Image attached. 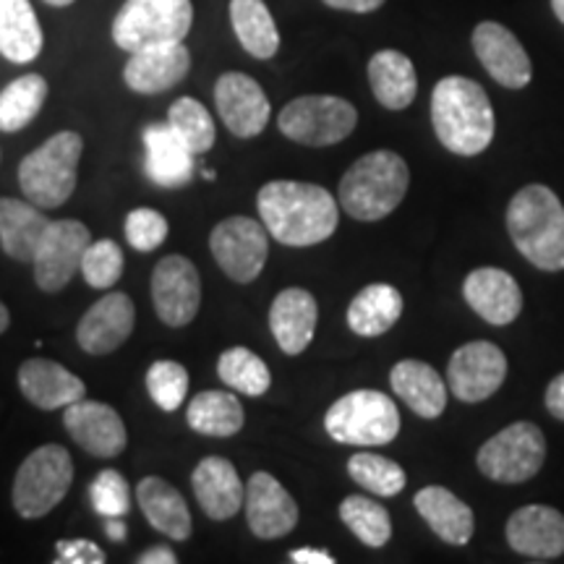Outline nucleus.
<instances>
[{
    "label": "nucleus",
    "mask_w": 564,
    "mask_h": 564,
    "mask_svg": "<svg viewBox=\"0 0 564 564\" xmlns=\"http://www.w3.org/2000/svg\"><path fill=\"white\" fill-rule=\"evenodd\" d=\"M463 295L468 306L494 327H507L523 312V293L510 272L497 267L474 270L463 282Z\"/></svg>",
    "instance_id": "nucleus-21"
},
{
    "label": "nucleus",
    "mask_w": 564,
    "mask_h": 564,
    "mask_svg": "<svg viewBox=\"0 0 564 564\" xmlns=\"http://www.w3.org/2000/svg\"><path fill=\"white\" fill-rule=\"evenodd\" d=\"M105 531H108L110 541H126V525L118 518H108V525H105Z\"/></svg>",
    "instance_id": "nucleus-50"
},
{
    "label": "nucleus",
    "mask_w": 564,
    "mask_h": 564,
    "mask_svg": "<svg viewBox=\"0 0 564 564\" xmlns=\"http://www.w3.org/2000/svg\"><path fill=\"white\" fill-rule=\"evenodd\" d=\"M403 316V295L387 282L366 285L348 306V327L361 337H379Z\"/></svg>",
    "instance_id": "nucleus-32"
},
{
    "label": "nucleus",
    "mask_w": 564,
    "mask_h": 564,
    "mask_svg": "<svg viewBox=\"0 0 564 564\" xmlns=\"http://www.w3.org/2000/svg\"><path fill=\"white\" fill-rule=\"evenodd\" d=\"M230 21L246 53L259 61L274 58L280 51V32L264 0H230Z\"/></svg>",
    "instance_id": "nucleus-34"
},
{
    "label": "nucleus",
    "mask_w": 564,
    "mask_h": 564,
    "mask_svg": "<svg viewBox=\"0 0 564 564\" xmlns=\"http://www.w3.org/2000/svg\"><path fill=\"white\" fill-rule=\"evenodd\" d=\"M413 505L444 544L465 546L474 539V510L460 497H455L453 491L444 489V486H426V489H421L415 494Z\"/></svg>",
    "instance_id": "nucleus-27"
},
{
    "label": "nucleus",
    "mask_w": 564,
    "mask_h": 564,
    "mask_svg": "<svg viewBox=\"0 0 564 564\" xmlns=\"http://www.w3.org/2000/svg\"><path fill=\"white\" fill-rule=\"evenodd\" d=\"M340 520L361 544L371 549H382L392 539L390 512L379 502H373V499L361 497V494H352V497L343 499Z\"/></svg>",
    "instance_id": "nucleus-38"
},
{
    "label": "nucleus",
    "mask_w": 564,
    "mask_h": 564,
    "mask_svg": "<svg viewBox=\"0 0 564 564\" xmlns=\"http://www.w3.org/2000/svg\"><path fill=\"white\" fill-rule=\"evenodd\" d=\"M390 384L394 394L421 419H440L444 408H447V384L442 382L436 369L423 361H415V358L394 364Z\"/></svg>",
    "instance_id": "nucleus-30"
},
{
    "label": "nucleus",
    "mask_w": 564,
    "mask_h": 564,
    "mask_svg": "<svg viewBox=\"0 0 564 564\" xmlns=\"http://www.w3.org/2000/svg\"><path fill=\"white\" fill-rule=\"evenodd\" d=\"M137 499L154 531L173 541H188V535L194 531L192 512H188L186 499L181 497V491L173 484H167L160 476L141 478L137 486Z\"/></svg>",
    "instance_id": "nucleus-28"
},
{
    "label": "nucleus",
    "mask_w": 564,
    "mask_h": 564,
    "mask_svg": "<svg viewBox=\"0 0 564 564\" xmlns=\"http://www.w3.org/2000/svg\"><path fill=\"white\" fill-rule=\"evenodd\" d=\"M474 51L491 79L502 87L523 89L531 84V58L507 26L497 21H481L474 30Z\"/></svg>",
    "instance_id": "nucleus-17"
},
{
    "label": "nucleus",
    "mask_w": 564,
    "mask_h": 564,
    "mask_svg": "<svg viewBox=\"0 0 564 564\" xmlns=\"http://www.w3.org/2000/svg\"><path fill=\"white\" fill-rule=\"evenodd\" d=\"M42 53V30L30 0H0V55L32 63Z\"/></svg>",
    "instance_id": "nucleus-33"
},
{
    "label": "nucleus",
    "mask_w": 564,
    "mask_h": 564,
    "mask_svg": "<svg viewBox=\"0 0 564 564\" xmlns=\"http://www.w3.org/2000/svg\"><path fill=\"white\" fill-rule=\"evenodd\" d=\"M507 377V356L494 343L476 340L453 352L447 366V384L463 403L489 400Z\"/></svg>",
    "instance_id": "nucleus-14"
},
{
    "label": "nucleus",
    "mask_w": 564,
    "mask_h": 564,
    "mask_svg": "<svg viewBox=\"0 0 564 564\" xmlns=\"http://www.w3.org/2000/svg\"><path fill=\"white\" fill-rule=\"evenodd\" d=\"M291 562L295 564H335V556L327 549H293Z\"/></svg>",
    "instance_id": "nucleus-48"
},
{
    "label": "nucleus",
    "mask_w": 564,
    "mask_h": 564,
    "mask_svg": "<svg viewBox=\"0 0 564 564\" xmlns=\"http://www.w3.org/2000/svg\"><path fill=\"white\" fill-rule=\"evenodd\" d=\"M432 123L444 150L460 158L481 154L494 139V108L484 87L465 76H447L432 91Z\"/></svg>",
    "instance_id": "nucleus-2"
},
{
    "label": "nucleus",
    "mask_w": 564,
    "mask_h": 564,
    "mask_svg": "<svg viewBox=\"0 0 564 564\" xmlns=\"http://www.w3.org/2000/svg\"><path fill=\"white\" fill-rule=\"evenodd\" d=\"M147 390L160 411H178L188 392V371L178 361H154L147 371Z\"/></svg>",
    "instance_id": "nucleus-42"
},
{
    "label": "nucleus",
    "mask_w": 564,
    "mask_h": 564,
    "mask_svg": "<svg viewBox=\"0 0 564 564\" xmlns=\"http://www.w3.org/2000/svg\"><path fill=\"white\" fill-rule=\"evenodd\" d=\"M19 390L40 411L68 408L76 400L87 398V387L66 366L51 358H30L19 366Z\"/></svg>",
    "instance_id": "nucleus-25"
},
{
    "label": "nucleus",
    "mask_w": 564,
    "mask_h": 564,
    "mask_svg": "<svg viewBox=\"0 0 564 564\" xmlns=\"http://www.w3.org/2000/svg\"><path fill=\"white\" fill-rule=\"evenodd\" d=\"M91 232L79 220H53L34 253V282L40 291L61 293L74 280L76 270H82L84 251L89 249Z\"/></svg>",
    "instance_id": "nucleus-12"
},
{
    "label": "nucleus",
    "mask_w": 564,
    "mask_h": 564,
    "mask_svg": "<svg viewBox=\"0 0 564 564\" xmlns=\"http://www.w3.org/2000/svg\"><path fill=\"white\" fill-rule=\"evenodd\" d=\"M324 429L340 444L352 447H382L400 434V411L390 394L356 390L343 394L324 415Z\"/></svg>",
    "instance_id": "nucleus-6"
},
{
    "label": "nucleus",
    "mask_w": 564,
    "mask_h": 564,
    "mask_svg": "<svg viewBox=\"0 0 564 564\" xmlns=\"http://www.w3.org/2000/svg\"><path fill=\"white\" fill-rule=\"evenodd\" d=\"M126 238L137 251H154L165 243L167 220L158 209L139 207L126 215Z\"/></svg>",
    "instance_id": "nucleus-44"
},
{
    "label": "nucleus",
    "mask_w": 564,
    "mask_h": 564,
    "mask_svg": "<svg viewBox=\"0 0 564 564\" xmlns=\"http://www.w3.org/2000/svg\"><path fill=\"white\" fill-rule=\"evenodd\" d=\"M133 324H137V308L129 295L121 291L108 293L79 319L76 343L89 356H108L129 340Z\"/></svg>",
    "instance_id": "nucleus-19"
},
{
    "label": "nucleus",
    "mask_w": 564,
    "mask_h": 564,
    "mask_svg": "<svg viewBox=\"0 0 564 564\" xmlns=\"http://www.w3.org/2000/svg\"><path fill=\"white\" fill-rule=\"evenodd\" d=\"M82 274L87 280V285L95 288V291H108V288L116 285L123 274L121 246L110 241V238L91 241L89 249L84 251Z\"/></svg>",
    "instance_id": "nucleus-41"
},
{
    "label": "nucleus",
    "mask_w": 564,
    "mask_h": 564,
    "mask_svg": "<svg viewBox=\"0 0 564 564\" xmlns=\"http://www.w3.org/2000/svg\"><path fill=\"white\" fill-rule=\"evenodd\" d=\"M51 225L53 220L42 215L37 204L9 199V196L0 199V246L6 257L32 262Z\"/></svg>",
    "instance_id": "nucleus-29"
},
{
    "label": "nucleus",
    "mask_w": 564,
    "mask_h": 564,
    "mask_svg": "<svg viewBox=\"0 0 564 564\" xmlns=\"http://www.w3.org/2000/svg\"><path fill=\"white\" fill-rule=\"evenodd\" d=\"M546 411L554 415L556 421H564V373L552 379L546 390Z\"/></svg>",
    "instance_id": "nucleus-46"
},
{
    "label": "nucleus",
    "mask_w": 564,
    "mask_h": 564,
    "mask_svg": "<svg viewBox=\"0 0 564 564\" xmlns=\"http://www.w3.org/2000/svg\"><path fill=\"white\" fill-rule=\"evenodd\" d=\"M552 9L556 13V19H560L564 24V0H552Z\"/></svg>",
    "instance_id": "nucleus-52"
},
{
    "label": "nucleus",
    "mask_w": 564,
    "mask_h": 564,
    "mask_svg": "<svg viewBox=\"0 0 564 564\" xmlns=\"http://www.w3.org/2000/svg\"><path fill=\"white\" fill-rule=\"evenodd\" d=\"M9 324H11V314H9V308H6L3 303H0V335H3L6 329H9Z\"/></svg>",
    "instance_id": "nucleus-51"
},
{
    "label": "nucleus",
    "mask_w": 564,
    "mask_h": 564,
    "mask_svg": "<svg viewBox=\"0 0 564 564\" xmlns=\"http://www.w3.org/2000/svg\"><path fill=\"white\" fill-rule=\"evenodd\" d=\"M144 150H147V175L162 188L186 186L194 175V158L171 129V123H152L144 129Z\"/></svg>",
    "instance_id": "nucleus-26"
},
{
    "label": "nucleus",
    "mask_w": 564,
    "mask_h": 564,
    "mask_svg": "<svg viewBox=\"0 0 564 564\" xmlns=\"http://www.w3.org/2000/svg\"><path fill=\"white\" fill-rule=\"evenodd\" d=\"M507 544L533 560H556L564 554V514L549 505H528L507 520Z\"/></svg>",
    "instance_id": "nucleus-20"
},
{
    "label": "nucleus",
    "mask_w": 564,
    "mask_h": 564,
    "mask_svg": "<svg viewBox=\"0 0 564 564\" xmlns=\"http://www.w3.org/2000/svg\"><path fill=\"white\" fill-rule=\"evenodd\" d=\"M411 171L398 152L377 150L352 162L343 175L337 202L352 220L379 223L405 199Z\"/></svg>",
    "instance_id": "nucleus-4"
},
{
    "label": "nucleus",
    "mask_w": 564,
    "mask_h": 564,
    "mask_svg": "<svg viewBox=\"0 0 564 564\" xmlns=\"http://www.w3.org/2000/svg\"><path fill=\"white\" fill-rule=\"evenodd\" d=\"M546 457L544 432L531 421H518L494 434L478 449L476 465L497 484H523L541 470Z\"/></svg>",
    "instance_id": "nucleus-10"
},
{
    "label": "nucleus",
    "mask_w": 564,
    "mask_h": 564,
    "mask_svg": "<svg viewBox=\"0 0 564 564\" xmlns=\"http://www.w3.org/2000/svg\"><path fill=\"white\" fill-rule=\"evenodd\" d=\"M55 562L58 564H105L108 556L97 544H91L87 539H74V541H58L55 544Z\"/></svg>",
    "instance_id": "nucleus-45"
},
{
    "label": "nucleus",
    "mask_w": 564,
    "mask_h": 564,
    "mask_svg": "<svg viewBox=\"0 0 564 564\" xmlns=\"http://www.w3.org/2000/svg\"><path fill=\"white\" fill-rule=\"evenodd\" d=\"M215 105L223 123L238 139L259 137L272 112L270 100H267L259 82L246 74H238V70H230V74H223L217 79Z\"/></svg>",
    "instance_id": "nucleus-16"
},
{
    "label": "nucleus",
    "mask_w": 564,
    "mask_h": 564,
    "mask_svg": "<svg viewBox=\"0 0 564 564\" xmlns=\"http://www.w3.org/2000/svg\"><path fill=\"white\" fill-rule=\"evenodd\" d=\"M192 24V0H126L112 21V40L123 51L137 53L152 45L183 42Z\"/></svg>",
    "instance_id": "nucleus-7"
},
{
    "label": "nucleus",
    "mask_w": 564,
    "mask_h": 564,
    "mask_svg": "<svg viewBox=\"0 0 564 564\" xmlns=\"http://www.w3.org/2000/svg\"><path fill=\"white\" fill-rule=\"evenodd\" d=\"M63 426L70 440L95 457H118L129 444L126 423L116 408L97 400H76L63 411Z\"/></svg>",
    "instance_id": "nucleus-15"
},
{
    "label": "nucleus",
    "mask_w": 564,
    "mask_h": 564,
    "mask_svg": "<svg viewBox=\"0 0 564 564\" xmlns=\"http://www.w3.org/2000/svg\"><path fill=\"white\" fill-rule=\"evenodd\" d=\"M316 322H319V303L303 288H285L274 295L270 308V329L280 350L288 356H299L312 345Z\"/></svg>",
    "instance_id": "nucleus-24"
},
{
    "label": "nucleus",
    "mask_w": 564,
    "mask_h": 564,
    "mask_svg": "<svg viewBox=\"0 0 564 564\" xmlns=\"http://www.w3.org/2000/svg\"><path fill=\"white\" fill-rule=\"evenodd\" d=\"M348 474L361 489L377 494V497H398L405 489L408 476L390 457L373 453H356L348 460Z\"/></svg>",
    "instance_id": "nucleus-39"
},
{
    "label": "nucleus",
    "mask_w": 564,
    "mask_h": 564,
    "mask_svg": "<svg viewBox=\"0 0 564 564\" xmlns=\"http://www.w3.org/2000/svg\"><path fill=\"white\" fill-rule=\"evenodd\" d=\"M74 484V460L61 444H42L19 465L13 478V507L24 520L53 512Z\"/></svg>",
    "instance_id": "nucleus-8"
},
{
    "label": "nucleus",
    "mask_w": 564,
    "mask_h": 564,
    "mask_svg": "<svg viewBox=\"0 0 564 564\" xmlns=\"http://www.w3.org/2000/svg\"><path fill=\"white\" fill-rule=\"evenodd\" d=\"M217 373L230 390L249 394V398H259L272 384V373L267 369V364L243 345H236V348L223 352L220 361H217Z\"/></svg>",
    "instance_id": "nucleus-37"
},
{
    "label": "nucleus",
    "mask_w": 564,
    "mask_h": 564,
    "mask_svg": "<svg viewBox=\"0 0 564 564\" xmlns=\"http://www.w3.org/2000/svg\"><path fill=\"white\" fill-rule=\"evenodd\" d=\"M91 505L105 518H123L131 510V486L118 470H102L91 484Z\"/></svg>",
    "instance_id": "nucleus-43"
},
{
    "label": "nucleus",
    "mask_w": 564,
    "mask_h": 564,
    "mask_svg": "<svg viewBox=\"0 0 564 564\" xmlns=\"http://www.w3.org/2000/svg\"><path fill=\"white\" fill-rule=\"evenodd\" d=\"M259 217L282 246H316L340 223V202L327 188L303 181H270L259 188Z\"/></svg>",
    "instance_id": "nucleus-1"
},
{
    "label": "nucleus",
    "mask_w": 564,
    "mask_h": 564,
    "mask_svg": "<svg viewBox=\"0 0 564 564\" xmlns=\"http://www.w3.org/2000/svg\"><path fill=\"white\" fill-rule=\"evenodd\" d=\"M186 421L196 434L232 436L243 429L246 413L241 400L232 392L207 390L199 392L186 408Z\"/></svg>",
    "instance_id": "nucleus-35"
},
{
    "label": "nucleus",
    "mask_w": 564,
    "mask_h": 564,
    "mask_svg": "<svg viewBox=\"0 0 564 564\" xmlns=\"http://www.w3.org/2000/svg\"><path fill=\"white\" fill-rule=\"evenodd\" d=\"M47 82L40 74L19 76L0 91V131L17 133L40 116L47 100Z\"/></svg>",
    "instance_id": "nucleus-36"
},
{
    "label": "nucleus",
    "mask_w": 564,
    "mask_h": 564,
    "mask_svg": "<svg viewBox=\"0 0 564 564\" xmlns=\"http://www.w3.org/2000/svg\"><path fill=\"white\" fill-rule=\"evenodd\" d=\"M84 141L76 131H58L26 154L19 165V186L40 209L63 207L76 192Z\"/></svg>",
    "instance_id": "nucleus-5"
},
{
    "label": "nucleus",
    "mask_w": 564,
    "mask_h": 564,
    "mask_svg": "<svg viewBox=\"0 0 564 564\" xmlns=\"http://www.w3.org/2000/svg\"><path fill=\"white\" fill-rule=\"evenodd\" d=\"M507 230L523 257L544 272L564 270V207L552 188H520L507 207Z\"/></svg>",
    "instance_id": "nucleus-3"
},
{
    "label": "nucleus",
    "mask_w": 564,
    "mask_h": 564,
    "mask_svg": "<svg viewBox=\"0 0 564 564\" xmlns=\"http://www.w3.org/2000/svg\"><path fill=\"white\" fill-rule=\"evenodd\" d=\"M188 70H192V53L183 47V42H171V45H152L131 53L123 79L139 95H160L186 79Z\"/></svg>",
    "instance_id": "nucleus-22"
},
{
    "label": "nucleus",
    "mask_w": 564,
    "mask_h": 564,
    "mask_svg": "<svg viewBox=\"0 0 564 564\" xmlns=\"http://www.w3.org/2000/svg\"><path fill=\"white\" fill-rule=\"evenodd\" d=\"M204 178H207V181H215V171H212V167H207V171H204Z\"/></svg>",
    "instance_id": "nucleus-54"
},
{
    "label": "nucleus",
    "mask_w": 564,
    "mask_h": 564,
    "mask_svg": "<svg viewBox=\"0 0 564 564\" xmlns=\"http://www.w3.org/2000/svg\"><path fill=\"white\" fill-rule=\"evenodd\" d=\"M47 6H55V9H66V6L74 3V0H45Z\"/></svg>",
    "instance_id": "nucleus-53"
},
{
    "label": "nucleus",
    "mask_w": 564,
    "mask_h": 564,
    "mask_svg": "<svg viewBox=\"0 0 564 564\" xmlns=\"http://www.w3.org/2000/svg\"><path fill=\"white\" fill-rule=\"evenodd\" d=\"M167 123L194 154H204L215 147V121H212L209 110L202 102H196L194 97L175 100L167 110Z\"/></svg>",
    "instance_id": "nucleus-40"
},
{
    "label": "nucleus",
    "mask_w": 564,
    "mask_h": 564,
    "mask_svg": "<svg viewBox=\"0 0 564 564\" xmlns=\"http://www.w3.org/2000/svg\"><path fill=\"white\" fill-rule=\"evenodd\" d=\"M324 6L335 11H350V13H371L382 9L384 0H322Z\"/></svg>",
    "instance_id": "nucleus-47"
},
{
    "label": "nucleus",
    "mask_w": 564,
    "mask_h": 564,
    "mask_svg": "<svg viewBox=\"0 0 564 564\" xmlns=\"http://www.w3.org/2000/svg\"><path fill=\"white\" fill-rule=\"evenodd\" d=\"M152 303L167 327H186L199 314L202 280L192 259L171 253L152 272Z\"/></svg>",
    "instance_id": "nucleus-13"
},
{
    "label": "nucleus",
    "mask_w": 564,
    "mask_h": 564,
    "mask_svg": "<svg viewBox=\"0 0 564 564\" xmlns=\"http://www.w3.org/2000/svg\"><path fill=\"white\" fill-rule=\"evenodd\" d=\"M259 220L251 217H228L215 225L209 236V251L220 270L232 282H253L264 270L267 257H270V238Z\"/></svg>",
    "instance_id": "nucleus-11"
},
{
    "label": "nucleus",
    "mask_w": 564,
    "mask_h": 564,
    "mask_svg": "<svg viewBox=\"0 0 564 564\" xmlns=\"http://www.w3.org/2000/svg\"><path fill=\"white\" fill-rule=\"evenodd\" d=\"M194 497L202 512L212 520H230L241 512L246 491L238 478L236 465L228 457L209 455L196 465L192 474Z\"/></svg>",
    "instance_id": "nucleus-23"
},
{
    "label": "nucleus",
    "mask_w": 564,
    "mask_h": 564,
    "mask_svg": "<svg viewBox=\"0 0 564 564\" xmlns=\"http://www.w3.org/2000/svg\"><path fill=\"white\" fill-rule=\"evenodd\" d=\"M369 84L373 97L387 110H405L419 91L413 61L400 51H379L373 55L369 61Z\"/></svg>",
    "instance_id": "nucleus-31"
},
{
    "label": "nucleus",
    "mask_w": 564,
    "mask_h": 564,
    "mask_svg": "<svg viewBox=\"0 0 564 564\" xmlns=\"http://www.w3.org/2000/svg\"><path fill=\"white\" fill-rule=\"evenodd\" d=\"M246 520L257 539H282L299 525V505L278 478L259 470L246 484Z\"/></svg>",
    "instance_id": "nucleus-18"
},
{
    "label": "nucleus",
    "mask_w": 564,
    "mask_h": 564,
    "mask_svg": "<svg viewBox=\"0 0 564 564\" xmlns=\"http://www.w3.org/2000/svg\"><path fill=\"white\" fill-rule=\"evenodd\" d=\"M137 562L139 564H175L178 562V556H175L173 549H167V546H152V549H147V552L141 554Z\"/></svg>",
    "instance_id": "nucleus-49"
},
{
    "label": "nucleus",
    "mask_w": 564,
    "mask_h": 564,
    "mask_svg": "<svg viewBox=\"0 0 564 564\" xmlns=\"http://www.w3.org/2000/svg\"><path fill=\"white\" fill-rule=\"evenodd\" d=\"M358 123V110L333 95H306L288 102L278 116V129L303 147H333L348 139Z\"/></svg>",
    "instance_id": "nucleus-9"
}]
</instances>
